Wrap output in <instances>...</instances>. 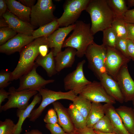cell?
Returning <instances> with one entry per match:
<instances>
[{
    "mask_svg": "<svg viewBox=\"0 0 134 134\" xmlns=\"http://www.w3.org/2000/svg\"><path fill=\"white\" fill-rule=\"evenodd\" d=\"M85 10L90 16L93 35L111 26L114 16L107 0H90Z\"/></svg>",
    "mask_w": 134,
    "mask_h": 134,
    "instance_id": "obj_1",
    "label": "cell"
},
{
    "mask_svg": "<svg viewBox=\"0 0 134 134\" xmlns=\"http://www.w3.org/2000/svg\"><path fill=\"white\" fill-rule=\"evenodd\" d=\"M47 37L43 36L34 39L19 52L18 62L11 72V81L19 79L32 68L34 64L35 61L39 55V46L44 44L48 45Z\"/></svg>",
    "mask_w": 134,
    "mask_h": 134,
    "instance_id": "obj_2",
    "label": "cell"
},
{
    "mask_svg": "<svg viewBox=\"0 0 134 134\" xmlns=\"http://www.w3.org/2000/svg\"><path fill=\"white\" fill-rule=\"evenodd\" d=\"M72 33L66 39L62 48L70 47L76 50V56L81 58L85 55L89 46L94 42L90 24L81 20L77 21Z\"/></svg>",
    "mask_w": 134,
    "mask_h": 134,
    "instance_id": "obj_3",
    "label": "cell"
},
{
    "mask_svg": "<svg viewBox=\"0 0 134 134\" xmlns=\"http://www.w3.org/2000/svg\"><path fill=\"white\" fill-rule=\"evenodd\" d=\"M107 52V47L94 42L89 46L85 55L88 68L99 80L102 75L107 73L105 65Z\"/></svg>",
    "mask_w": 134,
    "mask_h": 134,
    "instance_id": "obj_4",
    "label": "cell"
},
{
    "mask_svg": "<svg viewBox=\"0 0 134 134\" xmlns=\"http://www.w3.org/2000/svg\"><path fill=\"white\" fill-rule=\"evenodd\" d=\"M55 7L51 0H38L31 8L30 23L39 28L57 19L53 12Z\"/></svg>",
    "mask_w": 134,
    "mask_h": 134,
    "instance_id": "obj_5",
    "label": "cell"
},
{
    "mask_svg": "<svg viewBox=\"0 0 134 134\" xmlns=\"http://www.w3.org/2000/svg\"><path fill=\"white\" fill-rule=\"evenodd\" d=\"M42 97L40 104L37 108L34 109L28 118L30 121L34 122L41 115L45 108L50 104L61 99L73 101L76 96L71 91L66 92L55 91L45 88L38 91Z\"/></svg>",
    "mask_w": 134,
    "mask_h": 134,
    "instance_id": "obj_6",
    "label": "cell"
},
{
    "mask_svg": "<svg viewBox=\"0 0 134 134\" xmlns=\"http://www.w3.org/2000/svg\"><path fill=\"white\" fill-rule=\"evenodd\" d=\"M90 0H68L63 6L64 12L57 19L59 27H66L74 24L82 12L86 10Z\"/></svg>",
    "mask_w": 134,
    "mask_h": 134,
    "instance_id": "obj_7",
    "label": "cell"
},
{
    "mask_svg": "<svg viewBox=\"0 0 134 134\" xmlns=\"http://www.w3.org/2000/svg\"><path fill=\"white\" fill-rule=\"evenodd\" d=\"M85 62L83 60L79 62L75 69L64 79L65 89L72 91L76 96L80 94L84 87L91 82L86 78L84 73L83 66Z\"/></svg>",
    "mask_w": 134,
    "mask_h": 134,
    "instance_id": "obj_8",
    "label": "cell"
},
{
    "mask_svg": "<svg viewBox=\"0 0 134 134\" xmlns=\"http://www.w3.org/2000/svg\"><path fill=\"white\" fill-rule=\"evenodd\" d=\"M38 66L35 63L32 68L19 79V87L17 91L27 90L38 91L41 89L44 88L47 84L53 82L54 79L45 80L38 74L36 69Z\"/></svg>",
    "mask_w": 134,
    "mask_h": 134,
    "instance_id": "obj_9",
    "label": "cell"
},
{
    "mask_svg": "<svg viewBox=\"0 0 134 134\" xmlns=\"http://www.w3.org/2000/svg\"><path fill=\"white\" fill-rule=\"evenodd\" d=\"M8 92L10 95L8 100L0 107V111H5L13 108L25 109L29 104V101L30 98L38 93V91H17L13 86L9 88Z\"/></svg>",
    "mask_w": 134,
    "mask_h": 134,
    "instance_id": "obj_10",
    "label": "cell"
},
{
    "mask_svg": "<svg viewBox=\"0 0 134 134\" xmlns=\"http://www.w3.org/2000/svg\"><path fill=\"white\" fill-rule=\"evenodd\" d=\"M105 65L107 73L116 80L121 68L127 65L131 59L127 57L114 48L107 47Z\"/></svg>",
    "mask_w": 134,
    "mask_h": 134,
    "instance_id": "obj_11",
    "label": "cell"
},
{
    "mask_svg": "<svg viewBox=\"0 0 134 134\" xmlns=\"http://www.w3.org/2000/svg\"><path fill=\"white\" fill-rule=\"evenodd\" d=\"M80 94L92 102H103L113 104L116 102L107 93L100 82H91L84 87Z\"/></svg>",
    "mask_w": 134,
    "mask_h": 134,
    "instance_id": "obj_12",
    "label": "cell"
},
{
    "mask_svg": "<svg viewBox=\"0 0 134 134\" xmlns=\"http://www.w3.org/2000/svg\"><path fill=\"white\" fill-rule=\"evenodd\" d=\"M122 94L124 101L127 102L134 99V81L128 69L127 65L120 69L116 78Z\"/></svg>",
    "mask_w": 134,
    "mask_h": 134,
    "instance_id": "obj_13",
    "label": "cell"
},
{
    "mask_svg": "<svg viewBox=\"0 0 134 134\" xmlns=\"http://www.w3.org/2000/svg\"><path fill=\"white\" fill-rule=\"evenodd\" d=\"M34 40L32 34L18 33L6 43L0 46V52L7 55L19 52Z\"/></svg>",
    "mask_w": 134,
    "mask_h": 134,
    "instance_id": "obj_14",
    "label": "cell"
},
{
    "mask_svg": "<svg viewBox=\"0 0 134 134\" xmlns=\"http://www.w3.org/2000/svg\"><path fill=\"white\" fill-rule=\"evenodd\" d=\"M75 23L66 27L59 28L47 36V40L49 48H53V54L55 57L62 51V48L65 39L75 26Z\"/></svg>",
    "mask_w": 134,
    "mask_h": 134,
    "instance_id": "obj_15",
    "label": "cell"
},
{
    "mask_svg": "<svg viewBox=\"0 0 134 134\" xmlns=\"http://www.w3.org/2000/svg\"><path fill=\"white\" fill-rule=\"evenodd\" d=\"M105 91L110 97L121 103L124 98L117 81L107 73H104L100 80Z\"/></svg>",
    "mask_w": 134,
    "mask_h": 134,
    "instance_id": "obj_16",
    "label": "cell"
},
{
    "mask_svg": "<svg viewBox=\"0 0 134 134\" xmlns=\"http://www.w3.org/2000/svg\"><path fill=\"white\" fill-rule=\"evenodd\" d=\"M9 27L17 34H32L34 31V27L29 22L23 21L11 13L7 11L2 15Z\"/></svg>",
    "mask_w": 134,
    "mask_h": 134,
    "instance_id": "obj_17",
    "label": "cell"
},
{
    "mask_svg": "<svg viewBox=\"0 0 134 134\" xmlns=\"http://www.w3.org/2000/svg\"><path fill=\"white\" fill-rule=\"evenodd\" d=\"M76 50L73 48L66 47L55 57L56 69L57 72H60L65 68L72 67L76 56Z\"/></svg>",
    "mask_w": 134,
    "mask_h": 134,
    "instance_id": "obj_18",
    "label": "cell"
},
{
    "mask_svg": "<svg viewBox=\"0 0 134 134\" xmlns=\"http://www.w3.org/2000/svg\"><path fill=\"white\" fill-rule=\"evenodd\" d=\"M103 106L105 114L109 118L115 133L117 134H132L125 127L113 104L105 103Z\"/></svg>",
    "mask_w": 134,
    "mask_h": 134,
    "instance_id": "obj_19",
    "label": "cell"
},
{
    "mask_svg": "<svg viewBox=\"0 0 134 134\" xmlns=\"http://www.w3.org/2000/svg\"><path fill=\"white\" fill-rule=\"evenodd\" d=\"M54 109L56 112L58 123L67 133L74 132L75 127L71 121L67 109L60 102L56 101L52 103Z\"/></svg>",
    "mask_w": 134,
    "mask_h": 134,
    "instance_id": "obj_20",
    "label": "cell"
},
{
    "mask_svg": "<svg viewBox=\"0 0 134 134\" xmlns=\"http://www.w3.org/2000/svg\"><path fill=\"white\" fill-rule=\"evenodd\" d=\"M41 100V96L38 93L34 96L32 101L26 109H17V116L18 118V120L16 124L14 134H20L22 130V126L25 120L29 116L36 105L40 102Z\"/></svg>",
    "mask_w": 134,
    "mask_h": 134,
    "instance_id": "obj_21",
    "label": "cell"
},
{
    "mask_svg": "<svg viewBox=\"0 0 134 134\" xmlns=\"http://www.w3.org/2000/svg\"><path fill=\"white\" fill-rule=\"evenodd\" d=\"M5 1L9 10L11 13L23 21L28 22L30 21L31 8L15 0H6Z\"/></svg>",
    "mask_w": 134,
    "mask_h": 134,
    "instance_id": "obj_22",
    "label": "cell"
},
{
    "mask_svg": "<svg viewBox=\"0 0 134 134\" xmlns=\"http://www.w3.org/2000/svg\"><path fill=\"white\" fill-rule=\"evenodd\" d=\"M126 129L130 133L134 134V110L124 105L116 108Z\"/></svg>",
    "mask_w": 134,
    "mask_h": 134,
    "instance_id": "obj_23",
    "label": "cell"
},
{
    "mask_svg": "<svg viewBox=\"0 0 134 134\" xmlns=\"http://www.w3.org/2000/svg\"><path fill=\"white\" fill-rule=\"evenodd\" d=\"M54 57L52 50H51L45 56L42 57L39 55L35 62L38 66H41L45 70L49 77H52L57 73L56 69Z\"/></svg>",
    "mask_w": 134,
    "mask_h": 134,
    "instance_id": "obj_24",
    "label": "cell"
},
{
    "mask_svg": "<svg viewBox=\"0 0 134 134\" xmlns=\"http://www.w3.org/2000/svg\"><path fill=\"white\" fill-rule=\"evenodd\" d=\"M105 115L103 105L100 102H92L90 110L86 120V126L92 128Z\"/></svg>",
    "mask_w": 134,
    "mask_h": 134,
    "instance_id": "obj_25",
    "label": "cell"
},
{
    "mask_svg": "<svg viewBox=\"0 0 134 134\" xmlns=\"http://www.w3.org/2000/svg\"><path fill=\"white\" fill-rule=\"evenodd\" d=\"M67 110L75 128L81 129L86 126V120L73 103L69 105Z\"/></svg>",
    "mask_w": 134,
    "mask_h": 134,
    "instance_id": "obj_26",
    "label": "cell"
},
{
    "mask_svg": "<svg viewBox=\"0 0 134 134\" xmlns=\"http://www.w3.org/2000/svg\"><path fill=\"white\" fill-rule=\"evenodd\" d=\"M57 19L34 30L32 35L34 39L43 36H48L59 28Z\"/></svg>",
    "mask_w": 134,
    "mask_h": 134,
    "instance_id": "obj_27",
    "label": "cell"
},
{
    "mask_svg": "<svg viewBox=\"0 0 134 134\" xmlns=\"http://www.w3.org/2000/svg\"><path fill=\"white\" fill-rule=\"evenodd\" d=\"M72 102L86 120L90 110L92 102L81 94L76 96Z\"/></svg>",
    "mask_w": 134,
    "mask_h": 134,
    "instance_id": "obj_28",
    "label": "cell"
},
{
    "mask_svg": "<svg viewBox=\"0 0 134 134\" xmlns=\"http://www.w3.org/2000/svg\"><path fill=\"white\" fill-rule=\"evenodd\" d=\"M107 2L113 12L114 18H123L128 10L124 0H107Z\"/></svg>",
    "mask_w": 134,
    "mask_h": 134,
    "instance_id": "obj_29",
    "label": "cell"
},
{
    "mask_svg": "<svg viewBox=\"0 0 134 134\" xmlns=\"http://www.w3.org/2000/svg\"><path fill=\"white\" fill-rule=\"evenodd\" d=\"M102 44L106 47L115 48L117 36L113 28H108L103 31Z\"/></svg>",
    "mask_w": 134,
    "mask_h": 134,
    "instance_id": "obj_30",
    "label": "cell"
},
{
    "mask_svg": "<svg viewBox=\"0 0 134 134\" xmlns=\"http://www.w3.org/2000/svg\"><path fill=\"white\" fill-rule=\"evenodd\" d=\"M127 23L123 19L114 18L111 26L116 32L117 37L127 39Z\"/></svg>",
    "mask_w": 134,
    "mask_h": 134,
    "instance_id": "obj_31",
    "label": "cell"
},
{
    "mask_svg": "<svg viewBox=\"0 0 134 134\" xmlns=\"http://www.w3.org/2000/svg\"><path fill=\"white\" fill-rule=\"evenodd\" d=\"M92 128L103 133H114L109 118L105 115L94 125Z\"/></svg>",
    "mask_w": 134,
    "mask_h": 134,
    "instance_id": "obj_32",
    "label": "cell"
},
{
    "mask_svg": "<svg viewBox=\"0 0 134 134\" xmlns=\"http://www.w3.org/2000/svg\"><path fill=\"white\" fill-rule=\"evenodd\" d=\"M16 124L10 119L0 121V134H14Z\"/></svg>",
    "mask_w": 134,
    "mask_h": 134,
    "instance_id": "obj_33",
    "label": "cell"
},
{
    "mask_svg": "<svg viewBox=\"0 0 134 134\" xmlns=\"http://www.w3.org/2000/svg\"><path fill=\"white\" fill-rule=\"evenodd\" d=\"M17 34L15 31L9 27L0 28V46L6 43Z\"/></svg>",
    "mask_w": 134,
    "mask_h": 134,
    "instance_id": "obj_34",
    "label": "cell"
},
{
    "mask_svg": "<svg viewBox=\"0 0 134 134\" xmlns=\"http://www.w3.org/2000/svg\"><path fill=\"white\" fill-rule=\"evenodd\" d=\"M11 72L2 70L0 72V88L4 89L11 83Z\"/></svg>",
    "mask_w": 134,
    "mask_h": 134,
    "instance_id": "obj_35",
    "label": "cell"
},
{
    "mask_svg": "<svg viewBox=\"0 0 134 134\" xmlns=\"http://www.w3.org/2000/svg\"><path fill=\"white\" fill-rule=\"evenodd\" d=\"M127 40L126 39L117 37L115 48L125 56L130 59L127 51Z\"/></svg>",
    "mask_w": 134,
    "mask_h": 134,
    "instance_id": "obj_36",
    "label": "cell"
},
{
    "mask_svg": "<svg viewBox=\"0 0 134 134\" xmlns=\"http://www.w3.org/2000/svg\"><path fill=\"white\" fill-rule=\"evenodd\" d=\"M46 124H54L58 123L57 113L54 109H49L43 119Z\"/></svg>",
    "mask_w": 134,
    "mask_h": 134,
    "instance_id": "obj_37",
    "label": "cell"
},
{
    "mask_svg": "<svg viewBox=\"0 0 134 134\" xmlns=\"http://www.w3.org/2000/svg\"><path fill=\"white\" fill-rule=\"evenodd\" d=\"M45 126L50 131L51 134H65L66 133L58 123L46 124Z\"/></svg>",
    "mask_w": 134,
    "mask_h": 134,
    "instance_id": "obj_38",
    "label": "cell"
},
{
    "mask_svg": "<svg viewBox=\"0 0 134 134\" xmlns=\"http://www.w3.org/2000/svg\"><path fill=\"white\" fill-rule=\"evenodd\" d=\"M127 51L128 55L131 59L134 61V41L127 39Z\"/></svg>",
    "mask_w": 134,
    "mask_h": 134,
    "instance_id": "obj_39",
    "label": "cell"
},
{
    "mask_svg": "<svg viewBox=\"0 0 134 134\" xmlns=\"http://www.w3.org/2000/svg\"><path fill=\"white\" fill-rule=\"evenodd\" d=\"M124 19L127 23L134 24V9L128 10L125 13Z\"/></svg>",
    "mask_w": 134,
    "mask_h": 134,
    "instance_id": "obj_40",
    "label": "cell"
},
{
    "mask_svg": "<svg viewBox=\"0 0 134 134\" xmlns=\"http://www.w3.org/2000/svg\"><path fill=\"white\" fill-rule=\"evenodd\" d=\"M74 132L78 134H98L92 128L86 126L81 129H75Z\"/></svg>",
    "mask_w": 134,
    "mask_h": 134,
    "instance_id": "obj_41",
    "label": "cell"
},
{
    "mask_svg": "<svg viewBox=\"0 0 134 134\" xmlns=\"http://www.w3.org/2000/svg\"><path fill=\"white\" fill-rule=\"evenodd\" d=\"M127 39L134 41V24L127 23Z\"/></svg>",
    "mask_w": 134,
    "mask_h": 134,
    "instance_id": "obj_42",
    "label": "cell"
},
{
    "mask_svg": "<svg viewBox=\"0 0 134 134\" xmlns=\"http://www.w3.org/2000/svg\"><path fill=\"white\" fill-rule=\"evenodd\" d=\"M10 95L9 93L6 92L4 89H0V107L2 106L1 104L4 101L5 99L8 98Z\"/></svg>",
    "mask_w": 134,
    "mask_h": 134,
    "instance_id": "obj_43",
    "label": "cell"
},
{
    "mask_svg": "<svg viewBox=\"0 0 134 134\" xmlns=\"http://www.w3.org/2000/svg\"><path fill=\"white\" fill-rule=\"evenodd\" d=\"M49 48L48 45L47 44H44L40 45L39 48V55L42 57L48 54Z\"/></svg>",
    "mask_w": 134,
    "mask_h": 134,
    "instance_id": "obj_44",
    "label": "cell"
},
{
    "mask_svg": "<svg viewBox=\"0 0 134 134\" xmlns=\"http://www.w3.org/2000/svg\"><path fill=\"white\" fill-rule=\"evenodd\" d=\"M7 7L5 0H0V16L2 17L3 15L7 11Z\"/></svg>",
    "mask_w": 134,
    "mask_h": 134,
    "instance_id": "obj_45",
    "label": "cell"
},
{
    "mask_svg": "<svg viewBox=\"0 0 134 134\" xmlns=\"http://www.w3.org/2000/svg\"><path fill=\"white\" fill-rule=\"evenodd\" d=\"M18 1L24 6L31 8L34 5L36 0H19Z\"/></svg>",
    "mask_w": 134,
    "mask_h": 134,
    "instance_id": "obj_46",
    "label": "cell"
},
{
    "mask_svg": "<svg viewBox=\"0 0 134 134\" xmlns=\"http://www.w3.org/2000/svg\"><path fill=\"white\" fill-rule=\"evenodd\" d=\"M9 27V26L7 22L3 17L0 18V28Z\"/></svg>",
    "mask_w": 134,
    "mask_h": 134,
    "instance_id": "obj_47",
    "label": "cell"
},
{
    "mask_svg": "<svg viewBox=\"0 0 134 134\" xmlns=\"http://www.w3.org/2000/svg\"><path fill=\"white\" fill-rule=\"evenodd\" d=\"M23 134H42V133L37 129H33L26 132Z\"/></svg>",
    "mask_w": 134,
    "mask_h": 134,
    "instance_id": "obj_48",
    "label": "cell"
},
{
    "mask_svg": "<svg viewBox=\"0 0 134 134\" xmlns=\"http://www.w3.org/2000/svg\"><path fill=\"white\" fill-rule=\"evenodd\" d=\"M128 4L130 6H134V0H127Z\"/></svg>",
    "mask_w": 134,
    "mask_h": 134,
    "instance_id": "obj_49",
    "label": "cell"
},
{
    "mask_svg": "<svg viewBox=\"0 0 134 134\" xmlns=\"http://www.w3.org/2000/svg\"><path fill=\"white\" fill-rule=\"evenodd\" d=\"M95 132L98 134H117L115 133H103L98 131L94 130Z\"/></svg>",
    "mask_w": 134,
    "mask_h": 134,
    "instance_id": "obj_50",
    "label": "cell"
},
{
    "mask_svg": "<svg viewBox=\"0 0 134 134\" xmlns=\"http://www.w3.org/2000/svg\"><path fill=\"white\" fill-rule=\"evenodd\" d=\"M78 134L76 133L75 132H72V133H66V134Z\"/></svg>",
    "mask_w": 134,
    "mask_h": 134,
    "instance_id": "obj_51",
    "label": "cell"
},
{
    "mask_svg": "<svg viewBox=\"0 0 134 134\" xmlns=\"http://www.w3.org/2000/svg\"><path fill=\"white\" fill-rule=\"evenodd\" d=\"M132 102H133V106H134V100H133L132 101Z\"/></svg>",
    "mask_w": 134,
    "mask_h": 134,
    "instance_id": "obj_52",
    "label": "cell"
},
{
    "mask_svg": "<svg viewBox=\"0 0 134 134\" xmlns=\"http://www.w3.org/2000/svg\"></svg>",
    "mask_w": 134,
    "mask_h": 134,
    "instance_id": "obj_53",
    "label": "cell"
}]
</instances>
